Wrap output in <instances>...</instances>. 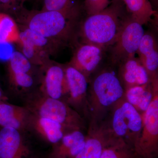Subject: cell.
<instances>
[{
  "label": "cell",
  "instance_id": "2",
  "mask_svg": "<svg viewBox=\"0 0 158 158\" xmlns=\"http://www.w3.org/2000/svg\"><path fill=\"white\" fill-rule=\"evenodd\" d=\"M128 15L122 0H115L104 10L81 21L77 43L90 44L106 50L116 41Z\"/></svg>",
  "mask_w": 158,
  "mask_h": 158
},
{
  "label": "cell",
  "instance_id": "11",
  "mask_svg": "<svg viewBox=\"0 0 158 158\" xmlns=\"http://www.w3.org/2000/svg\"><path fill=\"white\" fill-rule=\"evenodd\" d=\"M30 154L21 132L10 127L0 130V158H27Z\"/></svg>",
  "mask_w": 158,
  "mask_h": 158
},
{
  "label": "cell",
  "instance_id": "3",
  "mask_svg": "<svg viewBox=\"0 0 158 158\" xmlns=\"http://www.w3.org/2000/svg\"><path fill=\"white\" fill-rule=\"evenodd\" d=\"M26 107L33 115L59 123L66 129L81 130L85 127L80 113L61 99L50 98L40 93L29 98Z\"/></svg>",
  "mask_w": 158,
  "mask_h": 158
},
{
  "label": "cell",
  "instance_id": "18",
  "mask_svg": "<svg viewBox=\"0 0 158 158\" xmlns=\"http://www.w3.org/2000/svg\"><path fill=\"white\" fill-rule=\"evenodd\" d=\"M152 81L141 86H136L126 89L127 100L138 112L144 113L148 108L153 97Z\"/></svg>",
  "mask_w": 158,
  "mask_h": 158
},
{
  "label": "cell",
  "instance_id": "23",
  "mask_svg": "<svg viewBox=\"0 0 158 158\" xmlns=\"http://www.w3.org/2000/svg\"><path fill=\"white\" fill-rule=\"evenodd\" d=\"M9 85L11 88L20 90H28L34 86V74L18 73L8 75Z\"/></svg>",
  "mask_w": 158,
  "mask_h": 158
},
{
  "label": "cell",
  "instance_id": "26",
  "mask_svg": "<svg viewBox=\"0 0 158 158\" xmlns=\"http://www.w3.org/2000/svg\"><path fill=\"white\" fill-rule=\"evenodd\" d=\"M115 0H85V9L88 15L98 13L106 8Z\"/></svg>",
  "mask_w": 158,
  "mask_h": 158
},
{
  "label": "cell",
  "instance_id": "4",
  "mask_svg": "<svg viewBox=\"0 0 158 158\" xmlns=\"http://www.w3.org/2000/svg\"><path fill=\"white\" fill-rule=\"evenodd\" d=\"M124 94L125 91L119 78L111 71H102L91 83L88 98V110L96 118L120 100Z\"/></svg>",
  "mask_w": 158,
  "mask_h": 158
},
{
  "label": "cell",
  "instance_id": "6",
  "mask_svg": "<svg viewBox=\"0 0 158 158\" xmlns=\"http://www.w3.org/2000/svg\"><path fill=\"white\" fill-rule=\"evenodd\" d=\"M142 127V116L127 101L116 107L113 113L110 133L114 139L124 141L133 148Z\"/></svg>",
  "mask_w": 158,
  "mask_h": 158
},
{
  "label": "cell",
  "instance_id": "25",
  "mask_svg": "<svg viewBox=\"0 0 158 158\" xmlns=\"http://www.w3.org/2000/svg\"><path fill=\"white\" fill-rule=\"evenodd\" d=\"M75 0H41V10L48 11H62L72 9L78 4Z\"/></svg>",
  "mask_w": 158,
  "mask_h": 158
},
{
  "label": "cell",
  "instance_id": "17",
  "mask_svg": "<svg viewBox=\"0 0 158 158\" xmlns=\"http://www.w3.org/2000/svg\"><path fill=\"white\" fill-rule=\"evenodd\" d=\"M113 139L103 131H97L86 138L85 146L75 156L72 158H99L103 150Z\"/></svg>",
  "mask_w": 158,
  "mask_h": 158
},
{
  "label": "cell",
  "instance_id": "12",
  "mask_svg": "<svg viewBox=\"0 0 158 158\" xmlns=\"http://www.w3.org/2000/svg\"><path fill=\"white\" fill-rule=\"evenodd\" d=\"M118 66V78L125 89L146 85L152 81L146 69L135 56L125 60Z\"/></svg>",
  "mask_w": 158,
  "mask_h": 158
},
{
  "label": "cell",
  "instance_id": "5",
  "mask_svg": "<svg viewBox=\"0 0 158 158\" xmlns=\"http://www.w3.org/2000/svg\"><path fill=\"white\" fill-rule=\"evenodd\" d=\"M153 97L142 116L141 133L133 147L135 156L139 158H152L158 150V78L152 81Z\"/></svg>",
  "mask_w": 158,
  "mask_h": 158
},
{
  "label": "cell",
  "instance_id": "14",
  "mask_svg": "<svg viewBox=\"0 0 158 158\" xmlns=\"http://www.w3.org/2000/svg\"><path fill=\"white\" fill-rule=\"evenodd\" d=\"M136 54L151 80L157 77L158 45L156 37L152 33H144Z\"/></svg>",
  "mask_w": 158,
  "mask_h": 158
},
{
  "label": "cell",
  "instance_id": "9",
  "mask_svg": "<svg viewBox=\"0 0 158 158\" xmlns=\"http://www.w3.org/2000/svg\"><path fill=\"white\" fill-rule=\"evenodd\" d=\"M66 82V93L69 105L81 111H88V80L76 69L67 64L64 65Z\"/></svg>",
  "mask_w": 158,
  "mask_h": 158
},
{
  "label": "cell",
  "instance_id": "20",
  "mask_svg": "<svg viewBox=\"0 0 158 158\" xmlns=\"http://www.w3.org/2000/svg\"><path fill=\"white\" fill-rule=\"evenodd\" d=\"M20 32L19 26L14 18L0 12V44H17Z\"/></svg>",
  "mask_w": 158,
  "mask_h": 158
},
{
  "label": "cell",
  "instance_id": "24",
  "mask_svg": "<svg viewBox=\"0 0 158 158\" xmlns=\"http://www.w3.org/2000/svg\"><path fill=\"white\" fill-rule=\"evenodd\" d=\"M26 0H0V12L10 15L15 18L24 9Z\"/></svg>",
  "mask_w": 158,
  "mask_h": 158
},
{
  "label": "cell",
  "instance_id": "15",
  "mask_svg": "<svg viewBox=\"0 0 158 158\" xmlns=\"http://www.w3.org/2000/svg\"><path fill=\"white\" fill-rule=\"evenodd\" d=\"M31 127L52 144H58L65 135L66 129L59 123L32 114L29 124V127Z\"/></svg>",
  "mask_w": 158,
  "mask_h": 158
},
{
  "label": "cell",
  "instance_id": "19",
  "mask_svg": "<svg viewBox=\"0 0 158 158\" xmlns=\"http://www.w3.org/2000/svg\"><path fill=\"white\" fill-rule=\"evenodd\" d=\"M128 14L142 25L148 23L156 15L149 0H122Z\"/></svg>",
  "mask_w": 158,
  "mask_h": 158
},
{
  "label": "cell",
  "instance_id": "27",
  "mask_svg": "<svg viewBox=\"0 0 158 158\" xmlns=\"http://www.w3.org/2000/svg\"><path fill=\"white\" fill-rule=\"evenodd\" d=\"M7 98L4 95L3 90L0 87V101H6Z\"/></svg>",
  "mask_w": 158,
  "mask_h": 158
},
{
  "label": "cell",
  "instance_id": "21",
  "mask_svg": "<svg viewBox=\"0 0 158 158\" xmlns=\"http://www.w3.org/2000/svg\"><path fill=\"white\" fill-rule=\"evenodd\" d=\"M8 75L18 73H34L37 66L33 65L23 54L19 51H15L11 54L7 62Z\"/></svg>",
  "mask_w": 158,
  "mask_h": 158
},
{
  "label": "cell",
  "instance_id": "28",
  "mask_svg": "<svg viewBox=\"0 0 158 158\" xmlns=\"http://www.w3.org/2000/svg\"><path fill=\"white\" fill-rule=\"evenodd\" d=\"M152 1H154V2H156V1H157V0H152Z\"/></svg>",
  "mask_w": 158,
  "mask_h": 158
},
{
  "label": "cell",
  "instance_id": "13",
  "mask_svg": "<svg viewBox=\"0 0 158 158\" xmlns=\"http://www.w3.org/2000/svg\"><path fill=\"white\" fill-rule=\"evenodd\" d=\"M31 113L26 106L0 101V126L13 128L22 132L29 128Z\"/></svg>",
  "mask_w": 158,
  "mask_h": 158
},
{
  "label": "cell",
  "instance_id": "16",
  "mask_svg": "<svg viewBox=\"0 0 158 158\" xmlns=\"http://www.w3.org/2000/svg\"><path fill=\"white\" fill-rule=\"evenodd\" d=\"M86 138L81 130H75L65 134L54 150L53 158L74 157L83 149Z\"/></svg>",
  "mask_w": 158,
  "mask_h": 158
},
{
  "label": "cell",
  "instance_id": "1",
  "mask_svg": "<svg viewBox=\"0 0 158 158\" xmlns=\"http://www.w3.org/2000/svg\"><path fill=\"white\" fill-rule=\"evenodd\" d=\"M81 15L79 5L62 11L24 8L15 19L18 24L51 40L61 49L77 43Z\"/></svg>",
  "mask_w": 158,
  "mask_h": 158
},
{
  "label": "cell",
  "instance_id": "22",
  "mask_svg": "<svg viewBox=\"0 0 158 158\" xmlns=\"http://www.w3.org/2000/svg\"><path fill=\"white\" fill-rule=\"evenodd\" d=\"M134 149L124 141L114 140L105 148L99 158H134Z\"/></svg>",
  "mask_w": 158,
  "mask_h": 158
},
{
  "label": "cell",
  "instance_id": "7",
  "mask_svg": "<svg viewBox=\"0 0 158 158\" xmlns=\"http://www.w3.org/2000/svg\"><path fill=\"white\" fill-rule=\"evenodd\" d=\"M144 33L143 25L128 14L116 41L108 48L113 65L135 56Z\"/></svg>",
  "mask_w": 158,
  "mask_h": 158
},
{
  "label": "cell",
  "instance_id": "10",
  "mask_svg": "<svg viewBox=\"0 0 158 158\" xmlns=\"http://www.w3.org/2000/svg\"><path fill=\"white\" fill-rule=\"evenodd\" d=\"M74 47L73 56L68 64L88 79L100 64L106 50L94 44L82 43H77Z\"/></svg>",
  "mask_w": 158,
  "mask_h": 158
},
{
  "label": "cell",
  "instance_id": "8",
  "mask_svg": "<svg viewBox=\"0 0 158 158\" xmlns=\"http://www.w3.org/2000/svg\"><path fill=\"white\" fill-rule=\"evenodd\" d=\"M40 69L42 73L40 94L50 98L60 99L66 93L64 65L51 60Z\"/></svg>",
  "mask_w": 158,
  "mask_h": 158
}]
</instances>
